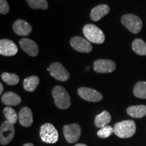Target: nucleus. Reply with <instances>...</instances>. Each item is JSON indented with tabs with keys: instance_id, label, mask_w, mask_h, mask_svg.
I'll use <instances>...</instances> for the list:
<instances>
[{
	"instance_id": "f257e3e1",
	"label": "nucleus",
	"mask_w": 146,
	"mask_h": 146,
	"mask_svg": "<svg viewBox=\"0 0 146 146\" xmlns=\"http://www.w3.org/2000/svg\"><path fill=\"white\" fill-rule=\"evenodd\" d=\"M136 132V124L132 120H123L115 124L114 133L118 137L126 139L133 137Z\"/></svg>"
},
{
	"instance_id": "f03ea898",
	"label": "nucleus",
	"mask_w": 146,
	"mask_h": 146,
	"mask_svg": "<svg viewBox=\"0 0 146 146\" xmlns=\"http://www.w3.org/2000/svg\"><path fill=\"white\" fill-rule=\"evenodd\" d=\"M55 104L58 108L68 109L71 105L70 97L66 90L62 86H56L52 90Z\"/></svg>"
},
{
	"instance_id": "7ed1b4c3",
	"label": "nucleus",
	"mask_w": 146,
	"mask_h": 146,
	"mask_svg": "<svg viewBox=\"0 0 146 146\" xmlns=\"http://www.w3.org/2000/svg\"><path fill=\"white\" fill-rule=\"evenodd\" d=\"M84 36L91 43L102 44L105 41V35L103 31L93 24H87L83 29Z\"/></svg>"
},
{
	"instance_id": "20e7f679",
	"label": "nucleus",
	"mask_w": 146,
	"mask_h": 146,
	"mask_svg": "<svg viewBox=\"0 0 146 146\" xmlns=\"http://www.w3.org/2000/svg\"><path fill=\"white\" fill-rule=\"evenodd\" d=\"M121 23L129 31L133 34L139 33L141 31L143 23L141 18L132 14H127L123 16Z\"/></svg>"
},
{
	"instance_id": "39448f33",
	"label": "nucleus",
	"mask_w": 146,
	"mask_h": 146,
	"mask_svg": "<svg viewBox=\"0 0 146 146\" xmlns=\"http://www.w3.org/2000/svg\"><path fill=\"white\" fill-rule=\"evenodd\" d=\"M39 134L42 141L46 143H56L59 137L57 129L51 123H45L42 125L40 128Z\"/></svg>"
},
{
	"instance_id": "423d86ee",
	"label": "nucleus",
	"mask_w": 146,
	"mask_h": 146,
	"mask_svg": "<svg viewBox=\"0 0 146 146\" xmlns=\"http://www.w3.org/2000/svg\"><path fill=\"white\" fill-rule=\"evenodd\" d=\"M63 132L67 142L74 143L79 139L81 134V129L78 124L73 123L64 126Z\"/></svg>"
},
{
	"instance_id": "0eeeda50",
	"label": "nucleus",
	"mask_w": 146,
	"mask_h": 146,
	"mask_svg": "<svg viewBox=\"0 0 146 146\" xmlns=\"http://www.w3.org/2000/svg\"><path fill=\"white\" fill-rule=\"evenodd\" d=\"M15 133L14 125L8 120L4 121L0 127V143L1 145H7L13 139Z\"/></svg>"
},
{
	"instance_id": "6e6552de",
	"label": "nucleus",
	"mask_w": 146,
	"mask_h": 146,
	"mask_svg": "<svg viewBox=\"0 0 146 146\" xmlns=\"http://www.w3.org/2000/svg\"><path fill=\"white\" fill-rule=\"evenodd\" d=\"M51 76L60 81H66L70 77V74L60 62H54L49 67Z\"/></svg>"
},
{
	"instance_id": "1a4fd4ad",
	"label": "nucleus",
	"mask_w": 146,
	"mask_h": 146,
	"mask_svg": "<svg viewBox=\"0 0 146 146\" xmlns=\"http://www.w3.org/2000/svg\"><path fill=\"white\" fill-rule=\"evenodd\" d=\"M70 45L76 51L82 53H89L92 50V45L88 40L81 36H76L72 37L70 41Z\"/></svg>"
},
{
	"instance_id": "9d476101",
	"label": "nucleus",
	"mask_w": 146,
	"mask_h": 146,
	"mask_svg": "<svg viewBox=\"0 0 146 146\" xmlns=\"http://www.w3.org/2000/svg\"><path fill=\"white\" fill-rule=\"evenodd\" d=\"M78 94L82 99L87 102H98L103 98L100 92L89 87H81L78 89Z\"/></svg>"
},
{
	"instance_id": "9b49d317",
	"label": "nucleus",
	"mask_w": 146,
	"mask_h": 146,
	"mask_svg": "<svg viewBox=\"0 0 146 146\" xmlns=\"http://www.w3.org/2000/svg\"><path fill=\"white\" fill-rule=\"evenodd\" d=\"M94 69L98 73L112 72L116 69V64L110 60H98L94 62Z\"/></svg>"
},
{
	"instance_id": "f8f14e48",
	"label": "nucleus",
	"mask_w": 146,
	"mask_h": 146,
	"mask_svg": "<svg viewBox=\"0 0 146 146\" xmlns=\"http://www.w3.org/2000/svg\"><path fill=\"white\" fill-rule=\"evenodd\" d=\"M18 47L9 39H1L0 41V54L4 56H13L18 52Z\"/></svg>"
},
{
	"instance_id": "ddd939ff",
	"label": "nucleus",
	"mask_w": 146,
	"mask_h": 146,
	"mask_svg": "<svg viewBox=\"0 0 146 146\" xmlns=\"http://www.w3.org/2000/svg\"><path fill=\"white\" fill-rule=\"evenodd\" d=\"M20 45L24 52L30 56L35 57L39 54V47L35 42L28 38H23L20 41Z\"/></svg>"
},
{
	"instance_id": "4468645a",
	"label": "nucleus",
	"mask_w": 146,
	"mask_h": 146,
	"mask_svg": "<svg viewBox=\"0 0 146 146\" xmlns=\"http://www.w3.org/2000/svg\"><path fill=\"white\" fill-rule=\"evenodd\" d=\"M14 33L20 36H28L32 32V27L30 24L23 20H17L12 26Z\"/></svg>"
},
{
	"instance_id": "2eb2a0df",
	"label": "nucleus",
	"mask_w": 146,
	"mask_h": 146,
	"mask_svg": "<svg viewBox=\"0 0 146 146\" xmlns=\"http://www.w3.org/2000/svg\"><path fill=\"white\" fill-rule=\"evenodd\" d=\"M18 119L22 126L25 127H31L33 123V116L31 110L28 107L23 108L19 112Z\"/></svg>"
},
{
	"instance_id": "dca6fc26",
	"label": "nucleus",
	"mask_w": 146,
	"mask_h": 146,
	"mask_svg": "<svg viewBox=\"0 0 146 146\" xmlns=\"http://www.w3.org/2000/svg\"><path fill=\"white\" fill-rule=\"evenodd\" d=\"M110 7L106 4L98 5L91 10L90 16L94 21H98L109 13Z\"/></svg>"
},
{
	"instance_id": "f3484780",
	"label": "nucleus",
	"mask_w": 146,
	"mask_h": 146,
	"mask_svg": "<svg viewBox=\"0 0 146 146\" xmlns=\"http://www.w3.org/2000/svg\"><path fill=\"white\" fill-rule=\"evenodd\" d=\"M1 101L5 105L17 106L21 103L22 100L18 94L12 91H8L1 96Z\"/></svg>"
},
{
	"instance_id": "a211bd4d",
	"label": "nucleus",
	"mask_w": 146,
	"mask_h": 146,
	"mask_svg": "<svg viewBox=\"0 0 146 146\" xmlns=\"http://www.w3.org/2000/svg\"><path fill=\"white\" fill-rule=\"evenodd\" d=\"M127 114L133 118H141L146 116V106H132L127 110Z\"/></svg>"
},
{
	"instance_id": "6ab92c4d",
	"label": "nucleus",
	"mask_w": 146,
	"mask_h": 146,
	"mask_svg": "<svg viewBox=\"0 0 146 146\" xmlns=\"http://www.w3.org/2000/svg\"><path fill=\"white\" fill-rule=\"evenodd\" d=\"M111 120H112V118H111L110 114L108 111L104 110L96 116L95 125L96 127L101 129L107 126L108 124L110 123Z\"/></svg>"
},
{
	"instance_id": "aec40b11",
	"label": "nucleus",
	"mask_w": 146,
	"mask_h": 146,
	"mask_svg": "<svg viewBox=\"0 0 146 146\" xmlns=\"http://www.w3.org/2000/svg\"><path fill=\"white\" fill-rule=\"evenodd\" d=\"M39 84V78L36 76H31L25 78L23 82L24 89L29 92L35 90Z\"/></svg>"
},
{
	"instance_id": "412c9836",
	"label": "nucleus",
	"mask_w": 146,
	"mask_h": 146,
	"mask_svg": "<svg viewBox=\"0 0 146 146\" xmlns=\"http://www.w3.org/2000/svg\"><path fill=\"white\" fill-rule=\"evenodd\" d=\"M132 49L137 54L146 56V43L141 39H136L133 41Z\"/></svg>"
},
{
	"instance_id": "4be33fe9",
	"label": "nucleus",
	"mask_w": 146,
	"mask_h": 146,
	"mask_svg": "<svg viewBox=\"0 0 146 146\" xmlns=\"http://www.w3.org/2000/svg\"><path fill=\"white\" fill-rule=\"evenodd\" d=\"M133 94L138 98L146 99V82L139 81L137 83L133 89Z\"/></svg>"
},
{
	"instance_id": "5701e85b",
	"label": "nucleus",
	"mask_w": 146,
	"mask_h": 146,
	"mask_svg": "<svg viewBox=\"0 0 146 146\" xmlns=\"http://www.w3.org/2000/svg\"><path fill=\"white\" fill-rule=\"evenodd\" d=\"M3 114L5 118L9 123L14 125L18 119V115L13 108L10 107H6L3 109Z\"/></svg>"
},
{
	"instance_id": "b1692460",
	"label": "nucleus",
	"mask_w": 146,
	"mask_h": 146,
	"mask_svg": "<svg viewBox=\"0 0 146 146\" xmlns=\"http://www.w3.org/2000/svg\"><path fill=\"white\" fill-rule=\"evenodd\" d=\"M1 76L3 81L9 85H16L20 81L19 76L14 73L3 72Z\"/></svg>"
},
{
	"instance_id": "393cba45",
	"label": "nucleus",
	"mask_w": 146,
	"mask_h": 146,
	"mask_svg": "<svg viewBox=\"0 0 146 146\" xmlns=\"http://www.w3.org/2000/svg\"><path fill=\"white\" fill-rule=\"evenodd\" d=\"M29 6L35 10H46L48 8L47 0H27Z\"/></svg>"
},
{
	"instance_id": "a878e982",
	"label": "nucleus",
	"mask_w": 146,
	"mask_h": 146,
	"mask_svg": "<svg viewBox=\"0 0 146 146\" xmlns=\"http://www.w3.org/2000/svg\"><path fill=\"white\" fill-rule=\"evenodd\" d=\"M114 133V128H112L111 126H106V127L101 128L99 131L97 133L98 137H100V138H108L110 136H111L112 135V133Z\"/></svg>"
},
{
	"instance_id": "bb28decb",
	"label": "nucleus",
	"mask_w": 146,
	"mask_h": 146,
	"mask_svg": "<svg viewBox=\"0 0 146 146\" xmlns=\"http://www.w3.org/2000/svg\"><path fill=\"white\" fill-rule=\"evenodd\" d=\"M10 11L8 3L6 0H0V13L1 14H8Z\"/></svg>"
},
{
	"instance_id": "cd10ccee",
	"label": "nucleus",
	"mask_w": 146,
	"mask_h": 146,
	"mask_svg": "<svg viewBox=\"0 0 146 146\" xmlns=\"http://www.w3.org/2000/svg\"><path fill=\"white\" fill-rule=\"evenodd\" d=\"M3 85L1 83H0V94H2L3 93Z\"/></svg>"
},
{
	"instance_id": "c85d7f7f",
	"label": "nucleus",
	"mask_w": 146,
	"mask_h": 146,
	"mask_svg": "<svg viewBox=\"0 0 146 146\" xmlns=\"http://www.w3.org/2000/svg\"><path fill=\"white\" fill-rule=\"evenodd\" d=\"M23 146H34V145H33V144L31 143H27L26 144H25Z\"/></svg>"
},
{
	"instance_id": "c756f323",
	"label": "nucleus",
	"mask_w": 146,
	"mask_h": 146,
	"mask_svg": "<svg viewBox=\"0 0 146 146\" xmlns=\"http://www.w3.org/2000/svg\"><path fill=\"white\" fill-rule=\"evenodd\" d=\"M74 146H87L86 145H85V144H83V143H78L75 145Z\"/></svg>"
}]
</instances>
